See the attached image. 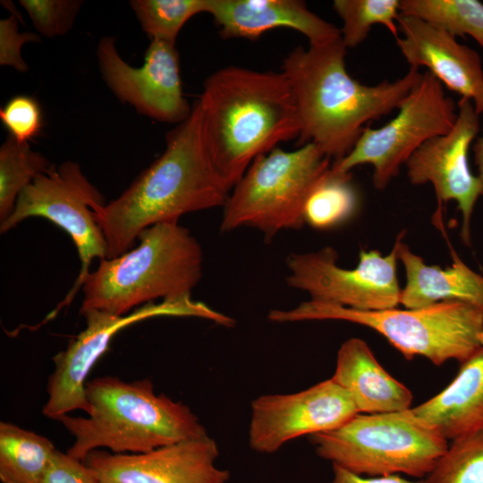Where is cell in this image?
<instances>
[{
    "label": "cell",
    "mask_w": 483,
    "mask_h": 483,
    "mask_svg": "<svg viewBox=\"0 0 483 483\" xmlns=\"http://www.w3.org/2000/svg\"><path fill=\"white\" fill-rule=\"evenodd\" d=\"M231 191L207 149L196 101L191 115L166 133L162 155L121 195L94 211L107 245L106 258L130 250L139 234L154 225L224 208Z\"/></svg>",
    "instance_id": "1"
},
{
    "label": "cell",
    "mask_w": 483,
    "mask_h": 483,
    "mask_svg": "<svg viewBox=\"0 0 483 483\" xmlns=\"http://www.w3.org/2000/svg\"><path fill=\"white\" fill-rule=\"evenodd\" d=\"M346 49L341 38L297 47L282 68L297 109L300 144L314 143L335 162L352 149L368 123L397 110L422 76L410 68L395 80L362 84L347 72Z\"/></svg>",
    "instance_id": "2"
},
{
    "label": "cell",
    "mask_w": 483,
    "mask_h": 483,
    "mask_svg": "<svg viewBox=\"0 0 483 483\" xmlns=\"http://www.w3.org/2000/svg\"><path fill=\"white\" fill-rule=\"evenodd\" d=\"M197 103L207 149L232 190L258 157L300 136L294 99L282 72L221 68L206 79Z\"/></svg>",
    "instance_id": "3"
},
{
    "label": "cell",
    "mask_w": 483,
    "mask_h": 483,
    "mask_svg": "<svg viewBox=\"0 0 483 483\" xmlns=\"http://www.w3.org/2000/svg\"><path fill=\"white\" fill-rule=\"evenodd\" d=\"M85 393L89 417L65 414L57 419L74 438L67 454L78 460L100 448L142 453L208 436L190 407L157 394L148 378L124 382L98 377L88 380Z\"/></svg>",
    "instance_id": "4"
},
{
    "label": "cell",
    "mask_w": 483,
    "mask_h": 483,
    "mask_svg": "<svg viewBox=\"0 0 483 483\" xmlns=\"http://www.w3.org/2000/svg\"><path fill=\"white\" fill-rule=\"evenodd\" d=\"M139 244L112 258L99 260L82 284L80 313L96 309L129 314L155 300L191 297L202 276L203 252L197 239L179 221L143 230Z\"/></svg>",
    "instance_id": "5"
},
{
    "label": "cell",
    "mask_w": 483,
    "mask_h": 483,
    "mask_svg": "<svg viewBox=\"0 0 483 483\" xmlns=\"http://www.w3.org/2000/svg\"><path fill=\"white\" fill-rule=\"evenodd\" d=\"M267 318L276 323L342 320L359 324L381 335L407 360L423 357L436 366L449 360L462 363L483 347V311L456 301L414 309L357 310L309 300L291 309H272Z\"/></svg>",
    "instance_id": "6"
},
{
    "label": "cell",
    "mask_w": 483,
    "mask_h": 483,
    "mask_svg": "<svg viewBox=\"0 0 483 483\" xmlns=\"http://www.w3.org/2000/svg\"><path fill=\"white\" fill-rule=\"evenodd\" d=\"M411 408L358 413L342 426L309 439L320 458L355 474H404L422 479L445 453L449 441L419 419Z\"/></svg>",
    "instance_id": "7"
},
{
    "label": "cell",
    "mask_w": 483,
    "mask_h": 483,
    "mask_svg": "<svg viewBox=\"0 0 483 483\" xmlns=\"http://www.w3.org/2000/svg\"><path fill=\"white\" fill-rule=\"evenodd\" d=\"M330 166V158L311 142L258 157L224 206L221 233L247 226L270 241L283 230L301 228L307 199Z\"/></svg>",
    "instance_id": "8"
},
{
    "label": "cell",
    "mask_w": 483,
    "mask_h": 483,
    "mask_svg": "<svg viewBox=\"0 0 483 483\" xmlns=\"http://www.w3.org/2000/svg\"><path fill=\"white\" fill-rule=\"evenodd\" d=\"M396 115L383 126L366 127L352 149L332 166L351 172L370 165L372 182L386 189L412 154L428 140L447 133L453 126L457 106L443 84L428 71L411 89Z\"/></svg>",
    "instance_id": "9"
},
{
    "label": "cell",
    "mask_w": 483,
    "mask_h": 483,
    "mask_svg": "<svg viewBox=\"0 0 483 483\" xmlns=\"http://www.w3.org/2000/svg\"><path fill=\"white\" fill-rule=\"evenodd\" d=\"M80 314L86 318L85 329L53 358L55 369L47 380L48 397L43 407V414L52 419L75 410L89 412L85 393L89 372L107 351L113 337L124 327L160 316L197 317L225 326L233 323L232 318L191 297L147 303L123 316L96 309Z\"/></svg>",
    "instance_id": "10"
},
{
    "label": "cell",
    "mask_w": 483,
    "mask_h": 483,
    "mask_svg": "<svg viewBox=\"0 0 483 483\" xmlns=\"http://www.w3.org/2000/svg\"><path fill=\"white\" fill-rule=\"evenodd\" d=\"M100 191L74 161H64L36 177L19 195L11 216L0 223V233L16 227L31 216L46 218L72 238L80 260L77 279L62 306L73 299L89 272L94 258H106L107 245L95 210L104 206Z\"/></svg>",
    "instance_id": "11"
},
{
    "label": "cell",
    "mask_w": 483,
    "mask_h": 483,
    "mask_svg": "<svg viewBox=\"0 0 483 483\" xmlns=\"http://www.w3.org/2000/svg\"><path fill=\"white\" fill-rule=\"evenodd\" d=\"M337 258L332 247L292 253L286 258V282L307 292L312 301L352 309L381 310L400 305L395 242L386 255L377 250H360L354 268L339 267Z\"/></svg>",
    "instance_id": "12"
},
{
    "label": "cell",
    "mask_w": 483,
    "mask_h": 483,
    "mask_svg": "<svg viewBox=\"0 0 483 483\" xmlns=\"http://www.w3.org/2000/svg\"><path fill=\"white\" fill-rule=\"evenodd\" d=\"M176 43L153 39L140 67L128 64L116 50L114 38H102L97 57L102 77L123 104L153 120L179 124L191 114L182 91Z\"/></svg>",
    "instance_id": "13"
},
{
    "label": "cell",
    "mask_w": 483,
    "mask_h": 483,
    "mask_svg": "<svg viewBox=\"0 0 483 483\" xmlns=\"http://www.w3.org/2000/svg\"><path fill=\"white\" fill-rule=\"evenodd\" d=\"M358 413L350 394L331 377L297 393L264 394L251 402L249 445L273 453L292 439L333 430Z\"/></svg>",
    "instance_id": "14"
},
{
    "label": "cell",
    "mask_w": 483,
    "mask_h": 483,
    "mask_svg": "<svg viewBox=\"0 0 483 483\" xmlns=\"http://www.w3.org/2000/svg\"><path fill=\"white\" fill-rule=\"evenodd\" d=\"M479 130V114L473 103L462 97L453 128L420 146L405 164L411 183H430L436 193L439 212L442 204L456 202L462 213V238L470 241V219L480 184L470 168L468 152Z\"/></svg>",
    "instance_id": "15"
},
{
    "label": "cell",
    "mask_w": 483,
    "mask_h": 483,
    "mask_svg": "<svg viewBox=\"0 0 483 483\" xmlns=\"http://www.w3.org/2000/svg\"><path fill=\"white\" fill-rule=\"evenodd\" d=\"M218 447L208 436L142 453L93 450L82 461L100 483H227L216 465Z\"/></svg>",
    "instance_id": "16"
},
{
    "label": "cell",
    "mask_w": 483,
    "mask_h": 483,
    "mask_svg": "<svg viewBox=\"0 0 483 483\" xmlns=\"http://www.w3.org/2000/svg\"><path fill=\"white\" fill-rule=\"evenodd\" d=\"M396 38L410 68L426 67L449 89L470 99L483 113V69L478 52L419 18L400 14Z\"/></svg>",
    "instance_id": "17"
},
{
    "label": "cell",
    "mask_w": 483,
    "mask_h": 483,
    "mask_svg": "<svg viewBox=\"0 0 483 483\" xmlns=\"http://www.w3.org/2000/svg\"><path fill=\"white\" fill-rule=\"evenodd\" d=\"M207 13L214 18L224 38L256 40L277 28L297 30L311 46L341 38L338 28L300 0H208Z\"/></svg>",
    "instance_id": "18"
},
{
    "label": "cell",
    "mask_w": 483,
    "mask_h": 483,
    "mask_svg": "<svg viewBox=\"0 0 483 483\" xmlns=\"http://www.w3.org/2000/svg\"><path fill=\"white\" fill-rule=\"evenodd\" d=\"M331 378L350 394L359 413L395 412L411 408V391L382 367L360 338L352 337L342 343Z\"/></svg>",
    "instance_id": "19"
},
{
    "label": "cell",
    "mask_w": 483,
    "mask_h": 483,
    "mask_svg": "<svg viewBox=\"0 0 483 483\" xmlns=\"http://www.w3.org/2000/svg\"><path fill=\"white\" fill-rule=\"evenodd\" d=\"M402 237L403 233H400L394 242L406 279L401 289V305L414 309L456 301L483 311V275L468 267L453 250L451 266L441 267L427 265L402 242Z\"/></svg>",
    "instance_id": "20"
},
{
    "label": "cell",
    "mask_w": 483,
    "mask_h": 483,
    "mask_svg": "<svg viewBox=\"0 0 483 483\" xmlns=\"http://www.w3.org/2000/svg\"><path fill=\"white\" fill-rule=\"evenodd\" d=\"M460 364L447 386L411 408L419 419L449 442L483 430V347Z\"/></svg>",
    "instance_id": "21"
},
{
    "label": "cell",
    "mask_w": 483,
    "mask_h": 483,
    "mask_svg": "<svg viewBox=\"0 0 483 483\" xmlns=\"http://www.w3.org/2000/svg\"><path fill=\"white\" fill-rule=\"evenodd\" d=\"M55 451L54 444L46 436L1 421V482L40 483Z\"/></svg>",
    "instance_id": "22"
},
{
    "label": "cell",
    "mask_w": 483,
    "mask_h": 483,
    "mask_svg": "<svg viewBox=\"0 0 483 483\" xmlns=\"http://www.w3.org/2000/svg\"><path fill=\"white\" fill-rule=\"evenodd\" d=\"M359 206L360 197L351 172H341L331 165L307 199L304 221L315 229H331L352 218Z\"/></svg>",
    "instance_id": "23"
},
{
    "label": "cell",
    "mask_w": 483,
    "mask_h": 483,
    "mask_svg": "<svg viewBox=\"0 0 483 483\" xmlns=\"http://www.w3.org/2000/svg\"><path fill=\"white\" fill-rule=\"evenodd\" d=\"M400 13L453 37H472L483 47V4L478 0H401Z\"/></svg>",
    "instance_id": "24"
},
{
    "label": "cell",
    "mask_w": 483,
    "mask_h": 483,
    "mask_svg": "<svg viewBox=\"0 0 483 483\" xmlns=\"http://www.w3.org/2000/svg\"><path fill=\"white\" fill-rule=\"evenodd\" d=\"M54 165L40 152L9 136L0 147V223L13 213L21 192Z\"/></svg>",
    "instance_id": "25"
},
{
    "label": "cell",
    "mask_w": 483,
    "mask_h": 483,
    "mask_svg": "<svg viewBox=\"0 0 483 483\" xmlns=\"http://www.w3.org/2000/svg\"><path fill=\"white\" fill-rule=\"evenodd\" d=\"M401 1V0H400ZM399 0H335L333 7L343 21L341 39L346 48L361 44L374 25L385 26L399 37Z\"/></svg>",
    "instance_id": "26"
},
{
    "label": "cell",
    "mask_w": 483,
    "mask_h": 483,
    "mask_svg": "<svg viewBox=\"0 0 483 483\" xmlns=\"http://www.w3.org/2000/svg\"><path fill=\"white\" fill-rule=\"evenodd\" d=\"M130 4L151 40L176 43L185 23L207 13L208 0H132Z\"/></svg>",
    "instance_id": "27"
},
{
    "label": "cell",
    "mask_w": 483,
    "mask_h": 483,
    "mask_svg": "<svg viewBox=\"0 0 483 483\" xmlns=\"http://www.w3.org/2000/svg\"><path fill=\"white\" fill-rule=\"evenodd\" d=\"M423 483H483V430L450 441Z\"/></svg>",
    "instance_id": "28"
},
{
    "label": "cell",
    "mask_w": 483,
    "mask_h": 483,
    "mask_svg": "<svg viewBox=\"0 0 483 483\" xmlns=\"http://www.w3.org/2000/svg\"><path fill=\"white\" fill-rule=\"evenodd\" d=\"M19 3L37 32L47 38L66 34L83 4L80 0H20Z\"/></svg>",
    "instance_id": "29"
},
{
    "label": "cell",
    "mask_w": 483,
    "mask_h": 483,
    "mask_svg": "<svg viewBox=\"0 0 483 483\" xmlns=\"http://www.w3.org/2000/svg\"><path fill=\"white\" fill-rule=\"evenodd\" d=\"M0 120L10 136L21 143H29L43 127L40 105L35 97L28 95L10 98L0 109Z\"/></svg>",
    "instance_id": "30"
},
{
    "label": "cell",
    "mask_w": 483,
    "mask_h": 483,
    "mask_svg": "<svg viewBox=\"0 0 483 483\" xmlns=\"http://www.w3.org/2000/svg\"><path fill=\"white\" fill-rule=\"evenodd\" d=\"M39 36L33 32H20L18 19L11 15L0 21V64L25 72L26 62L21 57V47L28 42H38Z\"/></svg>",
    "instance_id": "31"
},
{
    "label": "cell",
    "mask_w": 483,
    "mask_h": 483,
    "mask_svg": "<svg viewBox=\"0 0 483 483\" xmlns=\"http://www.w3.org/2000/svg\"><path fill=\"white\" fill-rule=\"evenodd\" d=\"M40 483H100L80 460L56 449Z\"/></svg>",
    "instance_id": "32"
},
{
    "label": "cell",
    "mask_w": 483,
    "mask_h": 483,
    "mask_svg": "<svg viewBox=\"0 0 483 483\" xmlns=\"http://www.w3.org/2000/svg\"><path fill=\"white\" fill-rule=\"evenodd\" d=\"M326 483H423L422 479H407L401 475L368 477L351 472L340 466L333 465V478Z\"/></svg>",
    "instance_id": "33"
},
{
    "label": "cell",
    "mask_w": 483,
    "mask_h": 483,
    "mask_svg": "<svg viewBox=\"0 0 483 483\" xmlns=\"http://www.w3.org/2000/svg\"><path fill=\"white\" fill-rule=\"evenodd\" d=\"M474 159L477 166V178L480 184L481 195H483V133L478 138L473 148Z\"/></svg>",
    "instance_id": "34"
}]
</instances>
